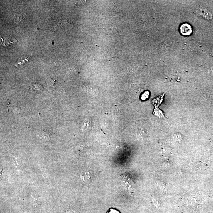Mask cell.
I'll use <instances>...</instances> for the list:
<instances>
[{
  "mask_svg": "<svg viewBox=\"0 0 213 213\" xmlns=\"http://www.w3.org/2000/svg\"><path fill=\"white\" fill-rule=\"evenodd\" d=\"M181 33L184 36H189L192 34L193 29L190 24L188 23H183L180 27Z\"/></svg>",
  "mask_w": 213,
  "mask_h": 213,
  "instance_id": "1",
  "label": "cell"
},
{
  "mask_svg": "<svg viewBox=\"0 0 213 213\" xmlns=\"http://www.w3.org/2000/svg\"><path fill=\"white\" fill-rule=\"evenodd\" d=\"M92 177L91 173L88 171H84L81 175V180L85 183L89 182L91 180Z\"/></svg>",
  "mask_w": 213,
  "mask_h": 213,
  "instance_id": "2",
  "label": "cell"
},
{
  "mask_svg": "<svg viewBox=\"0 0 213 213\" xmlns=\"http://www.w3.org/2000/svg\"><path fill=\"white\" fill-rule=\"evenodd\" d=\"M165 93L162 94L159 96H157L152 100V103L155 106V108H158L159 105L161 104L163 101V98Z\"/></svg>",
  "mask_w": 213,
  "mask_h": 213,
  "instance_id": "3",
  "label": "cell"
},
{
  "mask_svg": "<svg viewBox=\"0 0 213 213\" xmlns=\"http://www.w3.org/2000/svg\"><path fill=\"white\" fill-rule=\"evenodd\" d=\"M26 17L23 14H17L14 15V21L15 22L19 23L23 21L25 19Z\"/></svg>",
  "mask_w": 213,
  "mask_h": 213,
  "instance_id": "4",
  "label": "cell"
},
{
  "mask_svg": "<svg viewBox=\"0 0 213 213\" xmlns=\"http://www.w3.org/2000/svg\"><path fill=\"white\" fill-rule=\"evenodd\" d=\"M154 114L155 116L159 117L160 118H164L165 115L162 112V111L159 110L158 108H155L154 110Z\"/></svg>",
  "mask_w": 213,
  "mask_h": 213,
  "instance_id": "5",
  "label": "cell"
},
{
  "mask_svg": "<svg viewBox=\"0 0 213 213\" xmlns=\"http://www.w3.org/2000/svg\"><path fill=\"white\" fill-rule=\"evenodd\" d=\"M149 95H150V92L148 90L144 92L142 94L141 96V99L142 100H145L149 98Z\"/></svg>",
  "mask_w": 213,
  "mask_h": 213,
  "instance_id": "6",
  "label": "cell"
},
{
  "mask_svg": "<svg viewBox=\"0 0 213 213\" xmlns=\"http://www.w3.org/2000/svg\"><path fill=\"white\" fill-rule=\"evenodd\" d=\"M107 213H120V212L118 210L113 208L109 209Z\"/></svg>",
  "mask_w": 213,
  "mask_h": 213,
  "instance_id": "7",
  "label": "cell"
},
{
  "mask_svg": "<svg viewBox=\"0 0 213 213\" xmlns=\"http://www.w3.org/2000/svg\"><path fill=\"white\" fill-rule=\"evenodd\" d=\"M66 213H78L77 212L73 210H72L69 209L67 210L66 212Z\"/></svg>",
  "mask_w": 213,
  "mask_h": 213,
  "instance_id": "8",
  "label": "cell"
}]
</instances>
